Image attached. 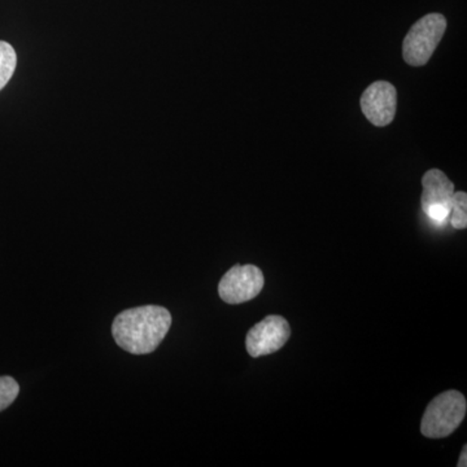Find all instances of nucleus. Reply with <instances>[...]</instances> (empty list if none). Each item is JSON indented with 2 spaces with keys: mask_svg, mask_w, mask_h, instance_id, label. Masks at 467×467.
I'll list each match as a JSON object with an SVG mask.
<instances>
[{
  "mask_svg": "<svg viewBox=\"0 0 467 467\" xmlns=\"http://www.w3.org/2000/svg\"><path fill=\"white\" fill-rule=\"evenodd\" d=\"M171 315L164 306H146L117 315L112 335L119 348L133 355H149L169 333Z\"/></svg>",
  "mask_w": 467,
  "mask_h": 467,
  "instance_id": "f257e3e1",
  "label": "nucleus"
},
{
  "mask_svg": "<svg viewBox=\"0 0 467 467\" xmlns=\"http://www.w3.org/2000/svg\"><path fill=\"white\" fill-rule=\"evenodd\" d=\"M467 402L465 396L450 389L436 396L427 405L420 422V432L430 439H442L453 434L465 420Z\"/></svg>",
  "mask_w": 467,
  "mask_h": 467,
  "instance_id": "f03ea898",
  "label": "nucleus"
},
{
  "mask_svg": "<svg viewBox=\"0 0 467 467\" xmlns=\"http://www.w3.org/2000/svg\"><path fill=\"white\" fill-rule=\"evenodd\" d=\"M447 30V18L441 14H429L409 30L402 43V57L411 67H423L441 42Z\"/></svg>",
  "mask_w": 467,
  "mask_h": 467,
  "instance_id": "7ed1b4c3",
  "label": "nucleus"
},
{
  "mask_svg": "<svg viewBox=\"0 0 467 467\" xmlns=\"http://www.w3.org/2000/svg\"><path fill=\"white\" fill-rule=\"evenodd\" d=\"M264 285L265 278L260 267L235 265L221 279L218 295L225 303L238 306L259 296Z\"/></svg>",
  "mask_w": 467,
  "mask_h": 467,
  "instance_id": "20e7f679",
  "label": "nucleus"
},
{
  "mask_svg": "<svg viewBox=\"0 0 467 467\" xmlns=\"http://www.w3.org/2000/svg\"><path fill=\"white\" fill-rule=\"evenodd\" d=\"M290 335L291 327L287 319L282 316H267L248 331L245 348L254 358L272 355L284 348Z\"/></svg>",
  "mask_w": 467,
  "mask_h": 467,
  "instance_id": "39448f33",
  "label": "nucleus"
},
{
  "mask_svg": "<svg viewBox=\"0 0 467 467\" xmlns=\"http://www.w3.org/2000/svg\"><path fill=\"white\" fill-rule=\"evenodd\" d=\"M423 212L430 220L436 223H444L450 214L451 196L454 193V184L439 169H430L422 178Z\"/></svg>",
  "mask_w": 467,
  "mask_h": 467,
  "instance_id": "423d86ee",
  "label": "nucleus"
},
{
  "mask_svg": "<svg viewBox=\"0 0 467 467\" xmlns=\"http://www.w3.org/2000/svg\"><path fill=\"white\" fill-rule=\"evenodd\" d=\"M361 109L368 121L384 128L391 124L398 109V91L386 81H377L368 86L361 97Z\"/></svg>",
  "mask_w": 467,
  "mask_h": 467,
  "instance_id": "0eeeda50",
  "label": "nucleus"
},
{
  "mask_svg": "<svg viewBox=\"0 0 467 467\" xmlns=\"http://www.w3.org/2000/svg\"><path fill=\"white\" fill-rule=\"evenodd\" d=\"M17 66V55L7 42L0 41V90L7 86Z\"/></svg>",
  "mask_w": 467,
  "mask_h": 467,
  "instance_id": "6e6552de",
  "label": "nucleus"
},
{
  "mask_svg": "<svg viewBox=\"0 0 467 467\" xmlns=\"http://www.w3.org/2000/svg\"><path fill=\"white\" fill-rule=\"evenodd\" d=\"M451 225L457 230H465L467 227V193L454 192L451 196L450 214Z\"/></svg>",
  "mask_w": 467,
  "mask_h": 467,
  "instance_id": "1a4fd4ad",
  "label": "nucleus"
},
{
  "mask_svg": "<svg viewBox=\"0 0 467 467\" xmlns=\"http://www.w3.org/2000/svg\"><path fill=\"white\" fill-rule=\"evenodd\" d=\"M20 393V386L12 377H0V411L14 404Z\"/></svg>",
  "mask_w": 467,
  "mask_h": 467,
  "instance_id": "9d476101",
  "label": "nucleus"
},
{
  "mask_svg": "<svg viewBox=\"0 0 467 467\" xmlns=\"http://www.w3.org/2000/svg\"><path fill=\"white\" fill-rule=\"evenodd\" d=\"M467 447H463L462 451H461V456L459 460V463H457V466L459 467H466L467 466Z\"/></svg>",
  "mask_w": 467,
  "mask_h": 467,
  "instance_id": "9b49d317",
  "label": "nucleus"
}]
</instances>
